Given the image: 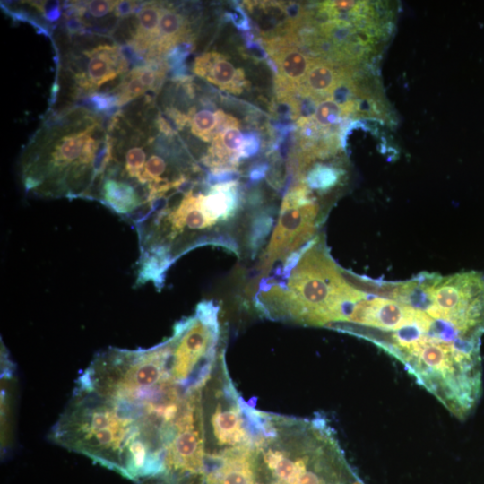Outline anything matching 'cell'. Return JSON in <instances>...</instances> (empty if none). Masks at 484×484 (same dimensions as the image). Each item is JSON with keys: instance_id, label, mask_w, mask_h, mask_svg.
Segmentation results:
<instances>
[{"instance_id": "6da1fadb", "label": "cell", "mask_w": 484, "mask_h": 484, "mask_svg": "<svg viewBox=\"0 0 484 484\" xmlns=\"http://www.w3.org/2000/svg\"><path fill=\"white\" fill-rule=\"evenodd\" d=\"M298 258L289 283L290 293L266 294L259 307L273 319L333 329L367 293L347 281L343 272L316 242L307 245Z\"/></svg>"}, {"instance_id": "7a4b0ae2", "label": "cell", "mask_w": 484, "mask_h": 484, "mask_svg": "<svg viewBox=\"0 0 484 484\" xmlns=\"http://www.w3.org/2000/svg\"><path fill=\"white\" fill-rule=\"evenodd\" d=\"M398 300L481 341L484 334V275L476 271L441 276L422 272L401 282Z\"/></svg>"}, {"instance_id": "3957f363", "label": "cell", "mask_w": 484, "mask_h": 484, "mask_svg": "<svg viewBox=\"0 0 484 484\" xmlns=\"http://www.w3.org/2000/svg\"><path fill=\"white\" fill-rule=\"evenodd\" d=\"M319 207L311 197L308 187L299 184L284 197L281 216L271 239L267 262L279 255L291 252L307 242L315 234Z\"/></svg>"}, {"instance_id": "277c9868", "label": "cell", "mask_w": 484, "mask_h": 484, "mask_svg": "<svg viewBox=\"0 0 484 484\" xmlns=\"http://www.w3.org/2000/svg\"><path fill=\"white\" fill-rule=\"evenodd\" d=\"M194 73L220 90L239 94L246 86L244 71L236 68L225 56L207 52L199 56L193 66Z\"/></svg>"}, {"instance_id": "5b68a950", "label": "cell", "mask_w": 484, "mask_h": 484, "mask_svg": "<svg viewBox=\"0 0 484 484\" xmlns=\"http://www.w3.org/2000/svg\"><path fill=\"white\" fill-rule=\"evenodd\" d=\"M83 53L88 57L84 74L91 91L125 74L129 68L117 46L102 44Z\"/></svg>"}, {"instance_id": "8992f818", "label": "cell", "mask_w": 484, "mask_h": 484, "mask_svg": "<svg viewBox=\"0 0 484 484\" xmlns=\"http://www.w3.org/2000/svg\"><path fill=\"white\" fill-rule=\"evenodd\" d=\"M240 201L238 183L235 181L211 186L205 194L201 193L200 205L207 220L213 226L220 220H228L237 212Z\"/></svg>"}, {"instance_id": "52a82bcc", "label": "cell", "mask_w": 484, "mask_h": 484, "mask_svg": "<svg viewBox=\"0 0 484 484\" xmlns=\"http://www.w3.org/2000/svg\"><path fill=\"white\" fill-rule=\"evenodd\" d=\"M347 73L346 69L337 67L331 61L314 59L298 92L319 102L330 99L332 92Z\"/></svg>"}, {"instance_id": "ba28073f", "label": "cell", "mask_w": 484, "mask_h": 484, "mask_svg": "<svg viewBox=\"0 0 484 484\" xmlns=\"http://www.w3.org/2000/svg\"><path fill=\"white\" fill-rule=\"evenodd\" d=\"M163 8L157 3L143 4L138 11V30L130 44L141 56L153 48L159 38V26Z\"/></svg>"}, {"instance_id": "9c48e42d", "label": "cell", "mask_w": 484, "mask_h": 484, "mask_svg": "<svg viewBox=\"0 0 484 484\" xmlns=\"http://www.w3.org/2000/svg\"><path fill=\"white\" fill-rule=\"evenodd\" d=\"M195 108H190L191 132L203 141L210 142L225 127L238 122L234 117L226 114L222 110L212 112L202 109L195 112Z\"/></svg>"}, {"instance_id": "30bf717a", "label": "cell", "mask_w": 484, "mask_h": 484, "mask_svg": "<svg viewBox=\"0 0 484 484\" xmlns=\"http://www.w3.org/2000/svg\"><path fill=\"white\" fill-rule=\"evenodd\" d=\"M347 116L349 115L343 106L332 99H326L318 103L311 120L317 128L326 132L330 127L338 125Z\"/></svg>"}, {"instance_id": "8fae6325", "label": "cell", "mask_w": 484, "mask_h": 484, "mask_svg": "<svg viewBox=\"0 0 484 484\" xmlns=\"http://www.w3.org/2000/svg\"><path fill=\"white\" fill-rule=\"evenodd\" d=\"M341 171L336 168L315 164L307 174L306 185L318 191H327L333 188L340 180Z\"/></svg>"}, {"instance_id": "7c38bea8", "label": "cell", "mask_w": 484, "mask_h": 484, "mask_svg": "<svg viewBox=\"0 0 484 484\" xmlns=\"http://www.w3.org/2000/svg\"><path fill=\"white\" fill-rule=\"evenodd\" d=\"M272 218L269 214H260L254 219L248 236V246L253 254L262 246L270 233Z\"/></svg>"}, {"instance_id": "4fadbf2b", "label": "cell", "mask_w": 484, "mask_h": 484, "mask_svg": "<svg viewBox=\"0 0 484 484\" xmlns=\"http://www.w3.org/2000/svg\"><path fill=\"white\" fill-rule=\"evenodd\" d=\"M194 45L191 37L177 43L165 56V62L169 69H174L183 65L184 60L194 50Z\"/></svg>"}, {"instance_id": "5bb4252c", "label": "cell", "mask_w": 484, "mask_h": 484, "mask_svg": "<svg viewBox=\"0 0 484 484\" xmlns=\"http://www.w3.org/2000/svg\"><path fill=\"white\" fill-rule=\"evenodd\" d=\"M83 103L96 112L108 113L118 106V97L115 94L93 92L84 99Z\"/></svg>"}, {"instance_id": "9a60e30c", "label": "cell", "mask_w": 484, "mask_h": 484, "mask_svg": "<svg viewBox=\"0 0 484 484\" xmlns=\"http://www.w3.org/2000/svg\"><path fill=\"white\" fill-rule=\"evenodd\" d=\"M117 1L91 0L86 2L87 12L94 18H101L114 11Z\"/></svg>"}, {"instance_id": "2e32d148", "label": "cell", "mask_w": 484, "mask_h": 484, "mask_svg": "<svg viewBox=\"0 0 484 484\" xmlns=\"http://www.w3.org/2000/svg\"><path fill=\"white\" fill-rule=\"evenodd\" d=\"M261 147L260 136L254 132L244 134V141L239 151V159H246L255 155Z\"/></svg>"}, {"instance_id": "e0dca14e", "label": "cell", "mask_w": 484, "mask_h": 484, "mask_svg": "<svg viewBox=\"0 0 484 484\" xmlns=\"http://www.w3.org/2000/svg\"><path fill=\"white\" fill-rule=\"evenodd\" d=\"M229 20L238 30L247 32L250 30L249 19L242 6L235 4L230 12L226 13Z\"/></svg>"}, {"instance_id": "ac0fdd59", "label": "cell", "mask_w": 484, "mask_h": 484, "mask_svg": "<svg viewBox=\"0 0 484 484\" xmlns=\"http://www.w3.org/2000/svg\"><path fill=\"white\" fill-rule=\"evenodd\" d=\"M143 4L136 1H117L114 15L117 18L125 19L130 17L134 13H138Z\"/></svg>"}, {"instance_id": "d6986e66", "label": "cell", "mask_w": 484, "mask_h": 484, "mask_svg": "<svg viewBox=\"0 0 484 484\" xmlns=\"http://www.w3.org/2000/svg\"><path fill=\"white\" fill-rule=\"evenodd\" d=\"M65 27L67 32L73 35H82L88 32V24L86 22L82 17L76 15L66 18Z\"/></svg>"}, {"instance_id": "ffe728a7", "label": "cell", "mask_w": 484, "mask_h": 484, "mask_svg": "<svg viewBox=\"0 0 484 484\" xmlns=\"http://www.w3.org/2000/svg\"><path fill=\"white\" fill-rule=\"evenodd\" d=\"M268 168H269V166L266 163H262V164L255 165L249 171V178L252 181H259V180H261L265 176V174H266V172L268 170Z\"/></svg>"}]
</instances>
